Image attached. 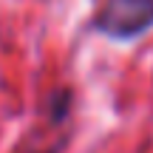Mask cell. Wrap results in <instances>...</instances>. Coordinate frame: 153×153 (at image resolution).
Instances as JSON below:
<instances>
[{
  "mask_svg": "<svg viewBox=\"0 0 153 153\" xmlns=\"http://www.w3.org/2000/svg\"><path fill=\"white\" fill-rule=\"evenodd\" d=\"M91 28L116 43L136 40L153 28V0H102Z\"/></svg>",
  "mask_w": 153,
  "mask_h": 153,
  "instance_id": "6da1fadb",
  "label": "cell"
},
{
  "mask_svg": "<svg viewBox=\"0 0 153 153\" xmlns=\"http://www.w3.org/2000/svg\"><path fill=\"white\" fill-rule=\"evenodd\" d=\"M68 111H71V97H68V91L54 94V97H51V119L62 122L68 116Z\"/></svg>",
  "mask_w": 153,
  "mask_h": 153,
  "instance_id": "7a4b0ae2",
  "label": "cell"
},
{
  "mask_svg": "<svg viewBox=\"0 0 153 153\" xmlns=\"http://www.w3.org/2000/svg\"><path fill=\"white\" fill-rule=\"evenodd\" d=\"M40 153H57V148H48V150H40Z\"/></svg>",
  "mask_w": 153,
  "mask_h": 153,
  "instance_id": "3957f363",
  "label": "cell"
}]
</instances>
